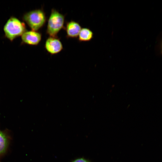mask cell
I'll return each instance as SVG.
<instances>
[{"label":"cell","mask_w":162,"mask_h":162,"mask_svg":"<svg viewBox=\"0 0 162 162\" xmlns=\"http://www.w3.org/2000/svg\"><path fill=\"white\" fill-rule=\"evenodd\" d=\"M4 30L5 36L10 41L20 36L26 31V26L17 18L11 17L5 23Z\"/></svg>","instance_id":"cell-1"},{"label":"cell","mask_w":162,"mask_h":162,"mask_svg":"<svg viewBox=\"0 0 162 162\" xmlns=\"http://www.w3.org/2000/svg\"><path fill=\"white\" fill-rule=\"evenodd\" d=\"M23 19L32 30L37 31L44 26L46 18L43 10L38 9L25 14Z\"/></svg>","instance_id":"cell-2"},{"label":"cell","mask_w":162,"mask_h":162,"mask_svg":"<svg viewBox=\"0 0 162 162\" xmlns=\"http://www.w3.org/2000/svg\"><path fill=\"white\" fill-rule=\"evenodd\" d=\"M64 16L52 9L48 21L46 33L50 37H57L59 31L63 28Z\"/></svg>","instance_id":"cell-3"},{"label":"cell","mask_w":162,"mask_h":162,"mask_svg":"<svg viewBox=\"0 0 162 162\" xmlns=\"http://www.w3.org/2000/svg\"><path fill=\"white\" fill-rule=\"evenodd\" d=\"M45 47L46 51L53 55L59 52L63 49L61 42L57 37H50L46 40Z\"/></svg>","instance_id":"cell-4"},{"label":"cell","mask_w":162,"mask_h":162,"mask_svg":"<svg viewBox=\"0 0 162 162\" xmlns=\"http://www.w3.org/2000/svg\"><path fill=\"white\" fill-rule=\"evenodd\" d=\"M41 34L34 31L25 32L22 35V41L26 44L32 45H37L41 40Z\"/></svg>","instance_id":"cell-5"},{"label":"cell","mask_w":162,"mask_h":162,"mask_svg":"<svg viewBox=\"0 0 162 162\" xmlns=\"http://www.w3.org/2000/svg\"><path fill=\"white\" fill-rule=\"evenodd\" d=\"M81 29V26L77 22L71 20L67 22L65 29L67 37L70 38L77 37Z\"/></svg>","instance_id":"cell-6"},{"label":"cell","mask_w":162,"mask_h":162,"mask_svg":"<svg viewBox=\"0 0 162 162\" xmlns=\"http://www.w3.org/2000/svg\"><path fill=\"white\" fill-rule=\"evenodd\" d=\"M93 33L89 28H82L78 36V40L80 41H88L93 38Z\"/></svg>","instance_id":"cell-7"},{"label":"cell","mask_w":162,"mask_h":162,"mask_svg":"<svg viewBox=\"0 0 162 162\" xmlns=\"http://www.w3.org/2000/svg\"><path fill=\"white\" fill-rule=\"evenodd\" d=\"M7 145V138L5 134L0 130V156L5 152Z\"/></svg>","instance_id":"cell-8"},{"label":"cell","mask_w":162,"mask_h":162,"mask_svg":"<svg viewBox=\"0 0 162 162\" xmlns=\"http://www.w3.org/2000/svg\"><path fill=\"white\" fill-rule=\"evenodd\" d=\"M73 162H89L87 160L83 158H80L76 159Z\"/></svg>","instance_id":"cell-9"},{"label":"cell","mask_w":162,"mask_h":162,"mask_svg":"<svg viewBox=\"0 0 162 162\" xmlns=\"http://www.w3.org/2000/svg\"></svg>","instance_id":"cell-10"}]
</instances>
